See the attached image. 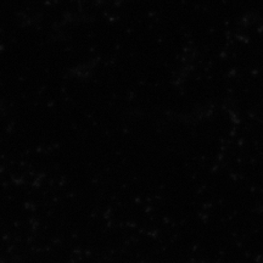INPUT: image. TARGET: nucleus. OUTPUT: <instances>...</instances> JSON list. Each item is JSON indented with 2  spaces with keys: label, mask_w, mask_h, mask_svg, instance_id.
<instances>
[]
</instances>
